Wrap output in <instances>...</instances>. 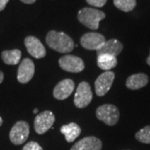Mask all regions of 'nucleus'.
Here are the masks:
<instances>
[{
  "instance_id": "obj_1",
  "label": "nucleus",
  "mask_w": 150,
  "mask_h": 150,
  "mask_svg": "<svg viewBox=\"0 0 150 150\" xmlns=\"http://www.w3.org/2000/svg\"><path fill=\"white\" fill-rule=\"evenodd\" d=\"M46 43L50 48L61 54H68L74 48V40L63 32L49 31L46 36Z\"/></svg>"
},
{
  "instance_id": "obj_2",
  "label": "nucleus",
  "mask_w": 150,
  "mask_h": 150,
  "mask_svg": "<svg viewBox=\"0 0 150 150\" xmlns=\"http://www.w3.org/2000/svg\"><path fill=\"white\" fill-rule=\"evenodd\" d=\"M105 18V13L93 8H83L78 13V19L83 25L92 30H97L99 23Z\"/></svg>"
},
{
  "instance_id": "obj_3",
  "label": "nucleus",
  "mask_w": 150,
  "mask_h": 150,
  "mask_svg": "<svg viewBox=\"0 0 150 150\" xmlns=\"http://www.w3.org/2000/svg\"><path fill=\"white\" fill-rule=\"evenodd\" d=\"M96 117L108 126H113L118 122L119 111L112 104H103L97 108Z\"/></svg>"
},
{
  "instance_id": "obj_4",
  "label": "nucleus",
  "mask_w": 150,
  "mask_h": 150,
  "mask_svg": "<svg viewBox=\"0 0 150 150\" xmlns=\"http://www.w3.org/2000/svg\"><path fill=\"white\" fill-rule=\"evenodd\" d=\"M93 99L91 87L87 82H81L74 94V105L79 108H86Z\"/></svg>"
},
{
  "instance_id": "obj_5",
  "label": "nucleus",
  "mask_w": 150,
  "mask_h": 150,
  "mask_svg": "<svg viewBox=\"0 0 150 150\" xmlns=\"http://www.w3.org/2000/svg\"><path fill=\"white\" fill-rule=\"evenodd\" d=\"M29 135V125L25 121L17 122L10 130L9 139L15 145L23 144L28 138Z\"/></svg>"
},
{
  "instance_id": "obj_6",
  "label": "nucleus",
  "mask_w": 150,
  "mask_h": 150,
  "mask_svg": "<svg viewBox=\"0 0 150 150\" xmlns=\"http://www.w3.org/2000/svg\"><path fill=\"white\" fill-rule=\"evenodd\" d=\"M55 122V116L51 111H43L38 114L34 119V130L38 134H45L52 128Z\"/></svg>"
},
{
  "instance_id": "obj_7",
  "label": "nucleus",
  "mask_w": 150,
  "mask_h": 150,
  "mask_svg": "<svg viewBox=\"0 0 150 150\" xmlns=\"http://www.w3.org/2000/svg\"><path fill=\"white\" fill-rule=\"evenodd\" d=\"M59 64L62 69L69 73H80L85 67L83 61L74 55L63 56L59 59Z\"/></svg>"
},
{
  "instance_id": "obj_8",
  "label": "nucleus",
  "mask_w": 150,
  "mask_h": 150,
  "mask_svg": "<svg viewBox=\"0 0 150 150\" xmlns=\"http://www.w3.org/2000/svg\"><path fill=\"white\" fill-rule=\"evenodd\" d=\"M106 42L104 36L98 33H87L80 39L83 48L88 50H98Z\"/></svg>"
},
{
  "instance_id": "obj_9",
  "label": "nucleus",
  "mask_w": 150,
  "mask_h": 150,
  "mask_svg": "<svg viewBox=\"0 0 150 150\" xmlns=\"http://www.w3.org/2000/svg\"><path fill=\"white\" fill-rule=\"evenodd\" d=\"M115 74L112 71H106L97 78L95 81V92L98 96H104L112 87Z\"/></svg>"
},
{
  "instance_id": "obj_10",
  "label": "nucleus",
  "mask_w": 150,
  "mask_h": 150,
  "mask_svg": "<svg viewBox=\"0 0 150 150\" xmlns=\"http://www.w3.org/2000/svg\"><path fill=\"white\" fill-rule=\"evenodd\" d=\"M28 53L35 59H43L46 56V49L40 40L34 36H28L24 39Z\"/></svg>"
},
{
  "instance_id": "obj_11",
  "label": "nucleus",
  "mask_w": 150,
  "mask_h": 150,
  "mask_svg": "<svg viewBox=\"0 0 150 150\" xmlns=\"http://www.w3.org/2000/svg\"><path fill=\"white\" fill-rule=\"evenodd\" d=\"M35 66L30 59H24L21 61L18 69L17 79L20 83H27L31 80L34 75Z\"/></svg>"
},
{
  "instance_id": "obj_12",
  "label": "nucleus",
  "mask_w": 150,
  "mask_h": 150,
  "mask_svg": "<svg viewBox=\"0 0 150 150\" xmlns=\"http://www.w3.org/2000/svg\"><path fill=\"white\" fill-rule=\"evenodd\" d=\"M75 88L74 82L67 79L60 81L54 89V97L58 100H64L72 94Z\"/></svg>"
},
{
  "instance_id": "obj_13",
  "label": "nucleus",
  "mask_w": 150,
  "mask_h": 150,
  "mask_svg": "<svg viewBox=\"0 0 150 150\" xmlns=\"http://www.w3.org/2000/svg\"><path fill=\"white\" fill-rule=\"evenodd\" d=\"M102 142L94 136H89L78 141L70 150H101Z\"/></svg>"
},
{
  "instance_id": "obj_14",
  "label": "nucleus",
  "mask_w": 150,
  "mask_h": 150,
  "mask_svg": "<svg viewBox=\"0 0 150 150\" xmlns=\"http://www.w3.org/2000/svg\"><path fill=\"white\" fill-rule=\"evenodd\" d=\"M123 43H120L117 39H109L106 41L104 44L98 50H97V55L101 54H108L117 58L118 54L123 50Z\"/></svg>"
},
{
  "instance_id": "obj_15",
  "label": "nucleus",
  "mask_w": 150,
  "mask_h": 150,
  "mask_svg": "<svg viewBox=\"0 0 150 150\" xmlns=\"http://www.w3.org/2000/svg\"><path fill=\"white\" fill-rule=\"evenodd\" d=\"M149 83V77L145 74H136L129 76L126 80V87L131 90L144 88Z\"/></svg>"
},
{
  "instance_id": "obj_16",
  "label": "nucleus",
  "mask_w": 150,
  "mask_h": 150,
  "mask_svg": "<svg viewBox=\"0 0 150 150\" xmlns=\"http://www.w3.org/2000/svg\"><path fill=\"white\" fill-rule=\"evenodd\" d=\"M60 132L64 135L68 143L74 142L81 134V128L75 123H70L61 127Z\"/></svg>"
},
{
  "instance_id": "obj_17",
  "label": "nucleus",
  "mask_w": 150,
  "mask_h": 150,
  "mask_svg": "<svg viewBox=\"0 0 150 150\" xmlns=\"http://www.w3.org/2000/svg\"><path fill=\"white\" fill-rule=\"evenodd\" d=\"M97 64L101 69L106 71H110L113 68H115L118 64L117 58L108 55V54H101L97 57Z\"/></svg>"
},
{
  "instance_id": "obj_18",
  "label": "nucleus",
  "mask_w": 150,
  "mask_h": 150,
  "mask_svg": "<svg viewBox=\"0 0 150 150\" xmlns=\"http://www.w3.org/2000/svg\"><path fill=\"white\" fill-rule=\"evenodd\" d=\"M21 51L19 49L4 50L1 54L4 63L8 65H16L21 59Z\"/></svg>"
},
{
  "instance_id": "obj_19",
  "label": "nucleus",
  "mask_w": 150,
  "mask_h": 150,
  "mask_svg": "<svg viewBox=\"0 0 150 150\" xmlns=\"http://www.w3.org/2000/svg\"><path fill=\"white\" fill-rule=\"evenodd\" d=\"M136 0H113V4L123 12H130L136 7Z\"/></svg>"
},
{
  "instance_id": "obj_20",
  "label": "nucleus",
  "mask_w": 150,
  "mask_h": 150,
  "mask_svg": "<svg viewBox=\"0 0 150 150\" xmlns=\"http://www.w3.org/2000/svg\"><path fill=\"white\" fill-rule=\"evenodd\" d=\"M135 138L143 144H150V126H145L135 134Z\"/></svg>"
},
{
  "instance_id": "obj_21",
  "label": "nucleus",
  "mask_w": 150,
  "mask_h": 150,
  "mask_svg": "<svg viewBox=\"0 0 150 150\" xmlns=\"http://www.w3.org/2000/svg\"><path fill=\"white\" fill-rule=\"evenodd\" d=\"M22 150H43V148L38 144L37 142L30 141L24 145Z\"/></svg>"
},
{
  "instance_id": "obj_22",
  "label": "nucleus",
  "mask_w": 150,
  "mask_h": 150,
  "mask_svg": "<svg viewBox=\"0 0 150 150\" xmlns=\"http://www.w3.org/2000/svg\"><path fill=\"white\" fill-rule=\"evenodd\" d=\"M86 2L93 7H97V8H102L106 4L107 0H86Z\"/></svg>"
},
{
  "instance_id": "obj_23",
  "label": "nucleus",
  "mask_w": 150,
  "mask_h": 150,
  "mask_svg": "<svg viewBox=\"0 0 150 150\" xmlns=\"http://www.w3.org/2000/svg\"><path fill=\"white\" fill-rule=\"evenodd\" d=\"M9 0H0V12L5 8L6 5L8 4Z\"/></svg>"
},
{
  "instance_id": "obj_24",
  "label": "nucleus",
  "mask_w": 150,
  "mask_h": 150,
  "mask_svg": "<svg viewBox=\"0 0 150 150\" xmlns=\"http://www.w3.org/2000/svg\"><path fill=\"white\" fill-rule=\"evenodd\" d=\"M21 2H23V4H32L33 3H35L36 0H20Z\"/></svg>"
},
{
  "instance_id": "obj_25",
  "label": "nucleus",
  "mask_w": 150,
  "mask_h": 150,
  "mask_svg": "<svg viewBox=\"0 0 150 150\" xmlns=\"http://www.w3.org/2000/svg\"><path fill=\"white\" fill-rule=\"evenodd\" d=\"M4 74L2 71H0V83L4 81Z\"/></svg>"
},
{
  "instance_id": "obj_26",
  "label": "nucleus",
  "mask_w": 150,
  "mask_h": 150,
  "mask_svg": "<svg viewBox=\"0 0 150 150\" xmlns=\"http://www.w3.org/2000/svg\"><path fill=\"white\" fill-rule=\"evenodd\" d=\"M147 64L150 66V54L149 56L148 57V59H147Z\"/></svg>"
},
{
  "instance_id": "obj_27",
  "label": "nucleus",
  "mask_w": 150,
  "mask_h": 150,
  "mask_svg": "<svg viewBox=\"0 0 150 150\" xmlns=\"http://www.w3.org/2000/svg\"><path fill=\"white\" fill-rule=\"evenodd\" d=\"M3 122H4V121H3V118L0 117V126H1L2 124H3Z\"/></svg>"
},
{
  "instance_id": "obj_28",
  "label": "nucleus",
  "mask_w": 150,
  "mask_h": 150,
  "mask_svg": "<svg viewBox=\"0 0 150 150\" xmlns=\"http://www.w3.org/2000/svg\"><path fill=\"white\" fill-rule=\"evenodd\" d=\"M38 112V108H35V109L33 110V112H34V113H37Z\"/></svg>"
}]
</instances>
